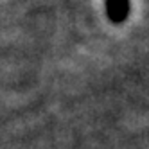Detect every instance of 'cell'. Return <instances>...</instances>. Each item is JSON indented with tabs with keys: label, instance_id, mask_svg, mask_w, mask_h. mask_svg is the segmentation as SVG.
I'll list each match as a JSON object with an SVG mask.
<instances>
[{
	"label": "cell",
	"instance_id": "obj_1",
	"mask_svg": "<svg viewBox=\"0 0 149 149\" xmlns=\"http://www.w3.org/2000/svg\"><path fill=\"white\" fill-rule=\"evenodd\" d=\"M106 15L113 24H122L130 16V0H106Z\"/></svg>",
	"mask_w": 149,
	"mask_h": 149
}]
</instances>
